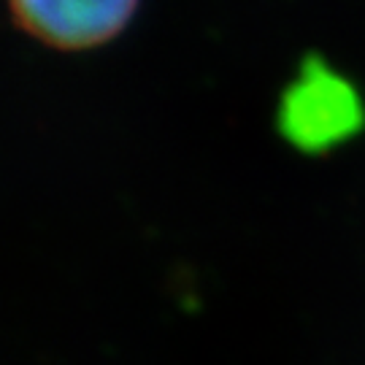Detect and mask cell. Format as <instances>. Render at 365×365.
Here are the masks:
<instances>
[{
  "label": "cell",
  "instance_id": "obj_1",
  "mask_svg": "<svg viewBox=\"0 0 365 365\" xmlns=\"http://www.w3.org/2000/svg\"><path fill=\"white\" fill-rule=\"evenodd\" d=\"M365 103L349 78L309 57L279 101V130L292 146L322 155L363 130Z\"/></svg>",
  "mask_w": 365,
  "mask_h": 365
},
{
  "label": "cell",
  "instance_id": "obj_2",
  "mask_svg": "<svg viewBox=\"0 0 365 365\" xmlns=\"http://www.w3.org/2000/svg\"><path fill=\"white\" fill-rule=\"evenodd\" d=\"M141 0H9L14 22L60 52L98 49L133 22Z\"/></svg>",
  "mask_w": 365,
  "mask_h": 365
}]
</instances>
